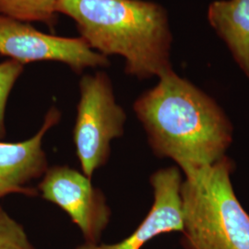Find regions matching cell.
Wrapping results in <instances>:
<instances>
[{"instance_id": "4", "label": "cell", "mask_w": 249, "mask_h": 249, "mask_svg": "<svg viewBox=\"0 0 249 249\" xmlns=\"http://www.w3.org/2000/svg\"><path fill=\"white\" fill-rule=\"evenodd\" d=\"M80 93L73 141L82 173L91 178L109 159L111 142L123 136L126 116L106 72L83 75Z\"/></svg>"}, {"instance_id": "5", "label": "cell", "mask_w": 249, "mask_h": 249, "mask_svg": "<svg viewBox=\"0 0 249 249\" xmlns=\"http://www.w3.org/2000/svg\"><path fill=\"white\" fill-rule=\"evenodd\" d=\"M0 54L22 65L53 61L81 74L86 69L107 68L108 57L92 50L81 37L51 36L29 23L0 14Z\"/></svg>"}, {"instance_id": "6", "label": "cell", "mask_w": 249, "mask_h": 249, "mask_svg": "<svg viewBox=\"0 0 249 249\" xmlns=\"http://www.w3.org/2000/svg\"><path fill=\"white\" fill-rule=\"evenodd\" d=\"M42 197L58 206L80 229L86 243L98 244L110 222L106 196L90 178L67 165L47 168L38 185Z\"/></svg>"}, {"instance_id": "10", "label": "cell", "mask_w": 249, "mask_h": 249, "mask_svg": "<svg viewBox=\"0 0 249 249\" xmlns=\"http://www.w3.org/2000/svg\"><path fill=\"white\" fill-rule=\"evenodd\" d=\"M58 0H0V14L27 23L41 22L51 32L58 22Z\"/></svg>"}, {"instance_id": "7", "label": "cell", "mask_w": 249, "mask_h": 249, "mask_svg": "<svg viewBox=\"0 0 249 249\" xmlns=\"http://www.w3.org/2000/svg\"><path fill=\"white\" fill-rule=\"evenodd\" d=\"M182 182L178 167L158 170L151 178L153 204L145 219L128 237L113 245L86 243L76 249H142L149 241L160 234L182 232L184 229L180 195Z\"/></svg>"}, {"instance_id": "12", "label": "cell", "mask_w": 249, "mask_h": 249, "mask_svg": "<svg viewBox=\"0 0 249 249\" xmlns=\"http://www.w3.org/2000/svg\"><path fill=\"white\" fill-rule=\"evenodd\" d=\"M23 70L24 65L12 59L0 63V140L6 136L5 112L7 102Z\"/></svg>"}, {"instance_id": "1", "label": "cell", "mask_w": 249, "mask_h": 249, "mask_svg": "<svg viewBox=\"0 0 249 249\" xmlns=\"http://www.w3.org/2000/svg\"><path fill=\"white\" fill-rule=\"evenodd\" d=\"M153 153L174 160L188 178L225 155L232 125L222 107L174 70L134 103Z\"/></svg>"}, {"instance_id": "2", "label": "cell", "mask_w": 249, "mask_h": 249, "mask_svg": "<svg viewBox=\"0 0 249 249\" xmlns=\"http://www.w3.org/2000/svg\"><path fill=\"white\" fill-rule=\"evenodd\" d=\"M58 14L72 18L89 47L124 59L125 74L139 80L173 70L169 15L150 0H58Z\"/></svg>"}, {"instance_id": "3", "label": "cell", "mask_w": 249, "mask_h": 249, "mask_svg": "<svg viewBox=\"0 0 249 249\" xmlns=\"http://www.w3.org/2000/svg\"><path fill=\"white\" fill-rule=\"evenodd\" d=\"M233 162L224 156L182 182L185 249H249V214L231 185Z\"/></svg>"}, {"instance_id": "11", "label": "cell", "mask_w": 249, "mask_h": 249, "mask_svg": "<svg viewBox=\"0 0 249 249\" xmlns=\"http://www.w3.org/2000/svg\"><path fill=\"white\" fill-rule=\"evenodd\" d=\"M0 249H36L23 226L0 207Z\"/></svg>"}, {"instance_id": "9", "label": "cell", "mask_w": 249, "mask_h": 249, "mask_svg": "<svg viewBox=\"0 0 249 249\" xmlns=\"http://www.w3.org/2000/svg\"><path fill=\"white\" fill-rule=\"evenodd\" d=\"M208 20L249 80V0H215Z\"/></svg>"}, {"instance_id": "8", "label": "cell", "mask_w": 249, "mask_h": 249, "mask_svg": "<svg viewBox=\"0 0 249 249\" xmlns=\"http://www.w3.org/2000/svg\"><path fill=\"white\" fill-rule=\"evenodd\" d=\"M60 113L51 108L45 122L31 139L20 142H0V199L10 194L36 196L38 191L30 183L45 175L47 160L43 150L46 132L60 120Z\"/></svg>"}]
</instances>
